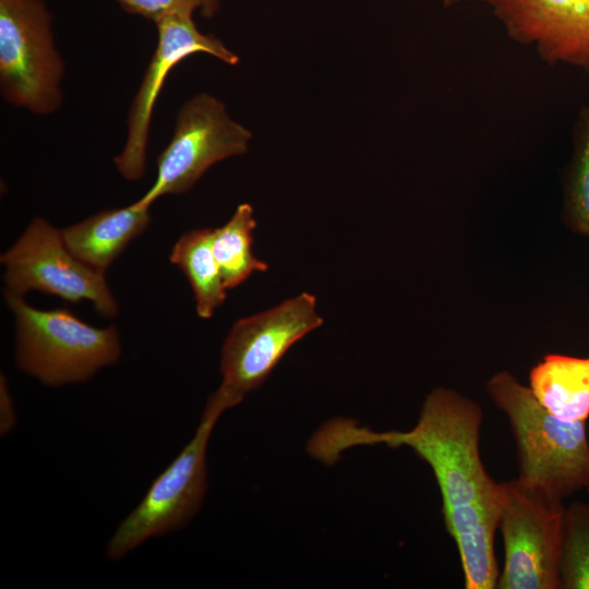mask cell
<instances>
[{"label": "cell", "mask_w": 589, "mask_h": 589, "mask_svg": "<svg viewBox=\"0 0 589 589\" xmlns=\"http://www.w3.org/2000/svg\"><path fill=\"white\" fill-rule=\"evenodd\" d=\"M0 262L4 266V293L23 297L29 290H39L73 303L88 300L106 317L119 313L105 273L76 259L65 247L61 230L41 217L31 221Z\"/></svg>", "instance_id": "8"}, {"label": "cell", "mask_w": 589, "mask_h": 589, "mask_svg": "<svg viewBox=\"0 0 589 589\" xmlns=\"http://www.w3.org/2000/svg\"><path fill=\"white\" fill-rule=\"evenodd\" d=\"M128 12L156 22L172 12H191L204 8L205 0H117Z\"/></svg>", "instance_id": "18"}, {"label": "cell", "mask_w": 589, "mask_h": 589, "mask_svg": "<svg viewBox=\"0 0 589 589\" xmlns=\"http://www.w3.org/2000/svg\"><path fill=\"white\" fill-rule=\"evenodd\" d=\"M586 490H587V491H588V493H589V484H588V486H587V489H586Z\"/></svg>", "instance_id": "22"}, {"label": "cell", "mask_w": 589, "mask_h": 589, "mask_svg": "<svg viewBox=\"0 0 589 589\" xmlns=\"http://www.w3.org/2000/svg\"><path fill=\"white\" fill-rule=\"evenodd\" d=\"M494 404L507 417L516 443L517 480L543 497L563 503L589 484L586 421H564L544 409L529 387L510 373L486 383Z\"/></svg>", "instance_id": "2"}, {"label": "cell", "mask_w": 589, "mask_h": 589, "mask_svg": "<svg viewBox=\"0 0 589 589\" xmlns=\"http://www.w3.org/2000/svg\"><path fill=\"white\" fill-rule=\"evenodd\" d=\"M529 388L554 417L570 422L589 417V358L550 353L532 368Z\"/></svg>", "instance_id": "13"}, {"label": "cell", "mask_w": 589, "mask_h": 589, "mask_svg": "<svg viewBox=\"0 0 589 589\" xmlns=\"http://www.w3.org/2000/svg\"><path fill=\"white\" fill-rule=\"evenodd\" d=\"M64 64L43 0H0V86L10 104L35 113L58 109Z\"/></svg>", "instance_id": "6"}, {"label": "cell", "mask_w": 589, "mask_h": 589, "mask_svg": "<svg viewBox=\"0 0 589 589\" xmlns=\"http://www.w3.org/2000/svg\"><path fill=\"white\" fill-rule=\"evenodd\" d=\"M516 43L589 71V0H482Z\"/></svg>", "instance_id": "11"}, {"label": "cell", "mask_w": 589, "mask_h": 589, "mask_svg": "<svg viewBox=\"0 0 589 589\" xmlns=\"http://www.w3.org/2000/svg\"><path fill=\"white\" fill-rule=\"evenodd\" d=\"M322 324L316 298L308 292L238 320L221 349L223 381L209 398L226 410L238 405L263 384L297 341Z\"/></svg>", "instance_id": "5"}, {"label": "cell", "mask_w": 589, "mask_h": 589, "mask_svg": "<svg viewBox=\"0 0 589 589\" xmlns=\"http://www.w3.org/2000/svg\"><path fill=\"white\" fill-rule=\"evenodd\" d=\"M561 589H589V504L565 506L560 555Z\"/></svg>", "instance_id": "17"}, {"label": "cell", "mask_w": 589, "mask_h": 589, "mask_svg": "<svg viewBox=\"0 0 589 589\" xmlns=\"http://www.w3.org/2000/svg\"><path fill=\"white\" fill-rule=\"evenodd\" d=\"M151 221L149 207L133 203L105 209L61 230L69 251L87 266L105 273Z\"/></svg>", "instance_id": "12"}, {"label": "cell", "mask_w": 589, "mask_h": 589, "mask_svg": "<svg viewBox=\"0 0 589 589\" xmlns=\"http://www.w3.org/2000/svg\"><path fill=\"white\" fill-rule=\"evenodd\" d=\"M213 229H194L182 235L172 248L170 262L189 280L195 299L196 313L202 318L213 316L227 297L219 266L212 245Z\"/></svg>", "instance_id": "14"}, {"label": "cell", "mask_w": 589, "mask_h": 589, "mask_svg": "<svg viewBox=\"0 0 589 589\" xmlns=\"http://www.w3.org/2000/svg\"><path fill=\"white\" fill-rule=\"evenodd\" d=\"M158 41L128 116L127 141L115 158L118 171L128 180L143 177L152 115L167 75L183 59L196 52L208 53L235 65L239 57L215 36L199 31L191 12H172L155 22Z\"/></svg>", "instance_id": "10"}, {"label": "cell", "mask_w": 589, "mask_h": 589, "mask_svg": "<svg viewBox=\"0 0 589 589\" xmlns=\"http://www.w3.org/2000/svg\"><path fill=\"white\" fill-rule=\"evenodd\" d=\"M16 422L14 402L11 397L7 378L1 374L0 381V433L8 434Z\"/></svg>", "instance_id": "19"}, {"label": "cell", "mask_w": 589, "mask_h": 589, "mask_svg": "<svg viewBox=\"0 0 589 589\" xmlns=\"http://www.w3.org/2000/svg\"><path fill=\"white\" fill-rule=\"evenodd\" d=\"M251 136L216 97H192L179 110L172 137L157 158L154 184L134 203L149 207L160 196L189 191L211 166L244 154Z\"/></svg>", "instance_id": "9"}, {"label": "cell", "mask_w": 589, "mask_h": 589, "mask_svg": "<svg viewBox=\"0 0 589 589\" xmlns=\"http://www.w3.org/2000/svg\"><path fill=\"white\" fill-rule=\"evenodd\" d=\"M255 227L253 208L243 203L224 226L213 229V252L227 290L238 287L253 273L268 269L252 252Z\"/></svg>", "instance_id": "15"}, {"label": "cell", "mask_w": 589, "mask_h": 589, "mask_svg": "<svg viewBox=\"0 0 589 589\" xmlns=\"http://www.w3.org/2000/svg\"><path fill=\"white\" fill-rule=\"evenodd\" d=\"M224 411V407L208 398L191 441L154 480L109 539L107 558H123L147 539L182 528L199 512L207 490L208 441Z\"/></svg>", "instance_id": "4"}, {"label": "cell", "mask_w": 589, "mask_h": 589, "mask_svg": "<svg viewBox=\"0 0 589 589\" xmlns=\"http://www.w3.org/2000/svg\"><path fill=\"white\" fill-rule=\"evenodd\" d=\"M15 316L19 369L49 386L82 383L121 356L115 325L98 328L68 309L39 310L4 293Z\"/></svg>", "instance_id": "3"}, {"label": "cell", "mask_w": 589, "mask_h": 589, "mask_svg": "<svg viewBox=\"0 0 589 589\" xmlns=\"http://www.w3.org/2000/svg\"><path fill=\"white\" fill-rule=\"evenodd\" d=\"M459 1L460 0H443V3L448 7V5H454L458 3Z\"/></svg>", "instance_id": "21"}, {"label": "cell", "mask_w": 589, "mask_h": 589, "mask_svg": "<svg viewBox=\"0 0 589 589\" xmlns=\"http://www.w3.org/2000/svg\"><path fill=\"white\" fill-rule=\"evenodd\" d=\"M498 530L504 566L498 589H561L560 555L565 506L517 479L500 482Z\"/></svg>", "instance_id": "7"}, {"label": "cell", "mask_w": 589, "mask_h": 589, "mask_svg": "<svg viewBox=\"0 0 589 589\" xmlns=\"http://www.w3.org/2000/svg\"><path fill=\"white\" fill-rule=\"evenodd\" d=\"M218 9V0H205L204 8L202 9V14L206 17L213 16Z\"/></svg>", "instance_id": "20"}, {"label": "cell", "mask_w": 589, "mask_h": 589, "mask_svg": "<svg viewBox=\"0 0 589 589\" xmlns=\"http://www.w3.org/2000/svg\"><path fill=\"white\" fill-rule=\"evenodd\" d=\"M564 218L575 232L589 236V104L576 119L573 155L564 182Z\"/></svg>", "instance_id": "16"}, {"label": "cell", "mask_w": 589, "mask_h": 589, "mask_svg": "<svg viewBox=\"0 0 589 589\" xmlns=\"http://www.w3.org/2000/svg\"><path fill=\"white\" fill-rule=\"evenodd\" d=\"M480 405L462 394L437 387L428 394L417 424L409 431L375 432L352 420L334 431L336 447L385 444L407 446L424 460L438 485L446 529L454 539L466 589H493L498 579L494 537L501 512V484L481 459Z\"/></svg>", "instance_id": "1"}]
</instances>
